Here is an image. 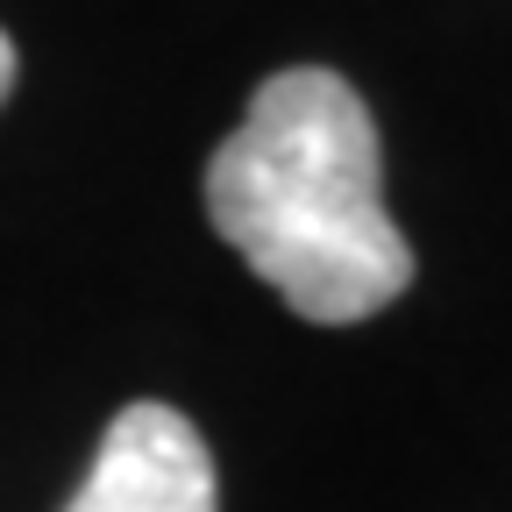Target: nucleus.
<instances>
[{
	"instance_id": "1",
	"label": "nucleus",
	"mask_w": 512,
	"mask_h": 512,
	"mask_svg": "<svg viewBox=\"0 0 512 512\" xmlns=\"http://www.w3.org/2000/svg\"><path fill=\"white\" fill-rule=\"evenodd\" d=\"M214 235L313 328H356L413 285V242L384 207V143L363 93L328 64L256 86L207 157Z\"/></svg>"
},
{
	"instance_id": "2",
	"label": "nucleus",
	"mask_w": 512,
	"mask_h": 512,
	"mask_svg": "<svg viewBox=\"0 0 512 512\" xmlns=\"http://www.w3.org/2000/svg\"><path fill=\"white\" fill-rule=\"evenodd\" d=\"M64 512H221L214 456L178 406H121Z\"/></svg>"
},
{
	"instance_id": "3",
	"label": "nucleus",
	"mask_w": 512,
	"mask_h": 512,
	"mask_svg": "<svg viewBox=\"0 0 512 512\" xmlns=\"http://www.w3.org/2000/svg\"><path fill=\"white\" fill-rule=\"evenodd\" d=\"M15 93V43H8V29H0V100Z\"/></svg>"
}]
</instances>
